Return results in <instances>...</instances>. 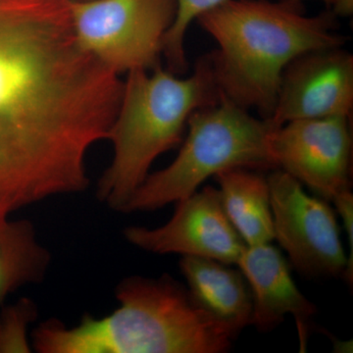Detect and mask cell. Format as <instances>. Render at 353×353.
I'll use <instances>...</instances> for the list:
<instances>
[{
    "mask_svg": "<svg viewBox=\"0 0 353 353\" xmlns=\"http://www.w3.org/2000/svg\"><path fill=\"white\" fill-rule=\"evenodd\" d=\"M123 82L79 43L70 0H0V226L90 185Z\"/></svg>",
    "mask_w": 353,
    "mask_h": 353,
    "instance_id": "6da1fadb",
    "label": "cell"
},
{
    "mask_svg": "<svg viewBox=\"0 0 353 353\" xmlns=\"http://www.w3.org/2000/svg\"><path fill=\"white\" fill-rule=\"evenodd\" d=\"M218 44L209 55L221 94L269 119L288 65L343 38L330 13L307 16L297 2L228 0L197 18Z\"/></svg>",
    "mask_w": 353,
    "mask_h": 353,
    "instance_id": "7a4b0ae2",
    "label": "cell"
},
{
    "mask_svg": "<svg viewBox=\"0 0 353 353\" xmlns=\"http://www.w3.org/2000/svg\"><path fill=\"white\" fill-rule=\"evenodd\" d=\"M119 306L102 318L85 314L76 326L57 319L32 334L39 353H225L234 341L227 327L169 275L132 276L116 288Z\"/></svg>",
    "mask_w": 353,
    "mask_h": 353,
    "instance_id": "3957f363",
    "label": "cell"
},
{
    "mask_svg": "<svg viewBox=\"0 0 353 353\" xmlns=\"http://www.w3.org/2000/svg\"><path fill=\"white\" fill-rule=\"evenodd\" d=\"M128 73L108 139L113 158L97 183L99 201L124 212L132 194L150 175L158 157L183 141L192 113L220 99L210 57L192 75L180 78L160 65Z\"/></svg>",
    "mask_w": 353,
    "mask_h": 353,
    "instance_id": "277c9868",
    "label": "cell"
},
{
    "mask_svg": "<svg viewBox=\"0 0 353 353\" xmlns=\"http://www.w3.org/2000/svg\"><path fill=\"white\" fill-rule=\"evenodd\" d=\"M187 127L178 157L166 168L146 176L125 213L157 210L182 201L221 172L276 169L268 145L270 122L257 119L224 94L192 113Z\"/></svg>",
    "mask_w": 353,
    "mask_h": 353,
    "instance_id": "5b68a950",
    "label": "cell"
},
{
    "mask_svg": "<svg viewBox=\"0 0 353 353\" xmlns=\"http://www.w3.org/2000/svg\"><path fill=\"white\" fill-rule=\"evenodd\" d=\"M79 43L120 75L152 70L176 12V0H70Z\"/></svg>",
    "mask_w": 353,
    "mask_h": 353,
    "instance_id": "8992f818",
    "label": "cell"
},
{
    "mask_svg": "<svg viewBox=\"0 0 353 353\" xmlns=\"http://www.w3.org/2000/svg\"><path fill=\"white\" fill-rule=\"evenodd\" d=\"M267 179L274 240L288 253L292 267L307 278L343 277L347 255L328 201L308 194L299 181L280 169Z\"/></svg>",
    "mask_w": 353,
    "mask_h": 353,
    "instance_id": "52a82bcc",
    "label": "cell"
},
{
    "mask_svg": "<svg viewBox=\"0 0 353 353\" xmlns=\"http://www.w3.org/2000/svg\"><path fill=\"white\" fill-rule=\"evenodd\" d=\"M268 145L276 169L294 176L325 201L350 190V117L296 120L272 127Z\"/></svg>",
    "mask_w": 353,
    "mask_h": 353,
    "instance_id": "ba28073f",
    "label": "cell"
},
{
    "mask_svg": "<svg viewBox=\"0 0 353 353\" xmlns=\"http://www.w3.org/2000/svg\"><path fill=\"white\" fill-rule=\"evenodd\" d=\"M176 203L175 212L166 224L153 229H125L128 243L155 254L176 253L238 263L246 245L230 222L218 189L208 185Z\"/></svg>",
    "mask_w": 353,
    "mask_h": 353,
    "instance_id": "9c48e42d",
    "label": "cell"
},
{
    "mask_svg": "<svg viewBox=\"0 0 353 353\" xmlns=\"http://www.w3.org/2000/svg\"><path fill=\"white\" fill-rule=\"evenodd\" d=\"M353 108V57L341 46L310 51L288 65L270 118L290 121L345 116Z\"/></svg>",
    "mask_w": 353,
    "mask_h": 353,
    "instance_id": "30bf717a",
    "label": "cell"
},
{
    "mask_svg": "<svg viewBox=\"0 0 353 353\" xmlns=\"http://www.w3.org/2000/svg\"><path fill=\"white\" fill-rule=\"evenodd\" d=\"M236 265L252 292V326L268 333L292 315L305 343L308 323L317 308L297 289L280 250L271 243L246 245Z\"/></svg>",
    "mask_w": 353,
    "mask_h": 353,
    "instance_id": "8fae6325",
    "label": "cell"
},
{
    "mask_svg": "<svg viewBox=\"0 0 353 353\" xmlns=\"http://www.w3.org/2000/svg\"><path fill=\"white\" fill-rule=\"evenodd\" d=\"M180 269L194 301L227 327L234 339L252 325V292L240 269L196 256H183Z\"/></svg>",
    "mask_w": 353,
    "mask_h": 353,
    "instance_id": "7c38bea8",
    "label": "cell"
},
{
    "mask_svg": "<svg viewBox=\"0 0 353 353\" xmlns=\"http://www.w3.org/2000/svg\"><path fill=\"white\" fill-rule=\"evenodd\" d=\"M215 179L223 208L245 245L271 243L274 228L267 176L257 170L236 168L221 172Z\"/></svg>",
    "mask_w": 353,
    "mask_h": 353,
    "instance_id": "4fadbf2b",
    "label": "cell"
},
{
    "mask_svg": "<svg viewBox=\"0 0 353 353\" xmlns=\"http://www.w3.org/2000/svg\"><path fill=\"white\" fill-rule=\"evenodd\" d=\"M50 263L31 221L10 219L0 226V307L23 285L41 283Z\"/></svg>",
    "mask_w": 353,
    "mask_h": 353,
    "instance_id": "5bb4252c",
    "label": "cell"
},
{
    "mask_svg": "<svg viewBox=\"0 0 353 353\" xmlns=\"http://www.w3.org/2000/svg\"><path fill=\"white\" fill-rule=\"evenodd\" d=\"M226 1L228 0H176L175 20L165 34L162 44V53L167 59L169 71L174 74L187 71L185 39L190 23Z\"/></svg>",
    "mask_w": 353,
    "mask_h": 353,
    "instance_id": "9a60e30c",
    "label": "cell"
},
{
    "mask_svg": "<svg viewBox=\"0 0 353 353\" xmlns=\"http://www.w3.org/2000/svg\"><path fill=\"white\" fill-rule=\"evenodd\" d=\"M0 311V353H29L32 347L28 338L30 325L37 317L32 301L22 299Z\"/></svg>",
    "mask_w": 353,
    "mask_h": 353,
    "instance_id": "2e32d148",
    "label": "cell"
},
{
    "mask_svg": "<svg viewBox=\"0 0 353 353\" xmlns=\"http://www.w3.org/2000/svg\"><path fill=\"white\" fill-rule=\"evenodd\" d=\"M332 6L339 15L348 16L353 11V0H333Z\"/></svg>",
    "mask_w": 353,
    "mask_h": 353,
    "instance_id": "e0dca14e",
    "label": "cell"
},
{
    "mask_svg": "<svg viewBox=\"0 0 353 353\" xmlns=\"http://www.w3.org/2000/svg\"><path fill=\"white\" fill-rule=\"evenodd\" d=\"M290 1L297 2V3H299V2L301 1V0H290ZM322 1L326 2V3L330 4V6H332V4H333V0H322Z\"/></svg>",
    "mask_w": 353,
    "mask_h": 353,
    "instance_id": "ac0fdd59",
    "label": "cell"
}]
</instances>
